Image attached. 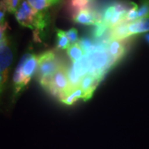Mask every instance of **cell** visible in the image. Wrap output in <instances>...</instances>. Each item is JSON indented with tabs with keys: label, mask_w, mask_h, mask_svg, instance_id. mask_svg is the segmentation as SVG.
Returning <instances> with one entry per match:
<instances>
[{
	"label": "cell",
	"mask_w": 149,
	"mask_h": 149,
	"mask_svg": "<svg viewBox=\"0 0 149 149\" xmlns=\"http://www.w3.org/2000/svg\"><path fill=\"white\" fill-rule=\"evenodd\" d=\"M6 22L1 25L0 31V82L1 93L4 91L8 80V73L14 59V44L8 36Z\"/></svg>",
	"instance_id": "1"
},
{
	"label": "cell",
	"mask_w": 149,
	"mask_h": 149,
	"mask_svg": "<svg viewBox=\"0 0 149 149\" xmlns=\"http://www.w3.org/2000/svg\"><path fill=\"white\" fill-rule=\"evenodd\" d=\"M62 64L53 51H45L38 56L37 79L43 88H47L52 77Z\"/></svg>",
	"instance_id": "2"
},
{
	"label": "cell",
	"mask_w": 149,
	"mask_h": 149,
	"mask_svg": "<svg viewBox=\"0 0 149 149\" xmlns=\"http://www.w3.org/2000/svg\"><path fill=\"white\" fill-rule=\"evenodd\" d=\"M97 49L89 54V70L88 73L102 81L106 74L114 67L113 61L108 53L106 46L96 44Z\"/></svg>",
	"instance_id": "3"
},
{
	"label": "cell",
	"mask_w": 149,
	"mask_h": 149,
	"mask_svg": "<svg viewBox=\"0 0 149 149\" xmlns=\"http://www.w3.org/2000/svg\"><path fill=\"white\" fill-rule=\"evenodd\" d=\"M67 72L68 68L62 64L52 77L49 84L46 88L48 92L56 97L60 101L72 91L68 81Z\"/></svg>",
	"instance_id": "4"
},
{
	"label": "cell",
	"mask_w": 149,
	"mask_h": 149,
	"mask_svg": "<svg viewBox=\"0 0 149 149\" xmlns=\"http://www.w3.org/2000/svg\"><path fill=\"white\" fill-rule=\"evenodd\" d=\"M37 13V11L28 2L27 0H22L15 13V17L18 23L22 26L33 29Z\"/></svg>",
	"instance_id": "5"
},
{
	"label": "cell",
	"mask_w": 149,
	"mask_h": 149,
	"mask_svg": "<svg viewBox=\"0 0 149 149\" xmlns=\"http://www.w3.org/2000/svg\"><path fill=\"white\" fill-rule=\"evenodd\" d=\"M106 48L113 64L115 66L127 53L129 48V42L126 40H109Z\"/></svg>",
	"instance_id": "6"
},
{
	"label": "cell",
	"mask_w": 149,
	"mask_h": 149,
	"mask_svg": "<svg viewBox=\"0 0 149 149\" xmlns=\"http://www.w3.org/2000/svg\"><path fill=\"white\" fill-rule=\"evenodd\" d=\"M19 64L21 65L24 78L29 83L31 78L37 72L38 68V56L32 53H26L22 56Z\"/></svg>",
	"instance_id": "7"
},
{
	"label": "cell",
	"mask_w": 149,
	"mask_h": 149,
	"mask_svg": "<svg viewBox=\"0 0 149 149\" xmlns=\"http://www.w3.org/2000/svg\"><path fill=\"white\" fill-rule=\"evenodd\" d=\"M72 20L77 24L83 25H95L102 21V16H100L95 10H93L91 7L84 8L76 13L72 16Z\"/></svg>",
	"instance_id": "8"
},
{
	"label": "cell",
	"mask_w": 149,
	"mask_h": 149,
	"mask_svg": "<svg viewBox=\"0 0 149 149\" xmlns=\"http://www.w3.org/2000/svg\"><path fill=\"white\" fill-rule=\"evenodd\" d=\"M100 82H101V81L100 79H98L95 76L89 73H87L86 75L84 76L81 79L79 87L84 93L83 100L84 101L91 98L95 91Z\"/></svg>",
	"instance_id": "9"
},
{
	"label": "cell",
	"mask_w": 149,
	"mask_h": 149,
	"mask_svg": "<svg viewBox=\"0 0 149 149\" xmlns=\"http://www.w3.org/2000/svg\"><path fill=\"white\" fill-rule=\"evenodd\" d=\"M126 29L128 38L135 35L149 33V16L127 22Z\"/></svg>",
	"instance_id": "10"
},
{
	"label": "cell",
	"mask_w": 149,
	"mask_h": 149,
	"mask_svg": "<svg viewBox=\"0 0 149 149\" xmlns=\"http://www.w3.org/2000/svg\"><path fill=\"white\" fill-rule=\"evenodd\" d=\"M13 81V95L15 96L18 95L29 84L22 74V67L19 64H18L14 72Z\"/></svg>",
	"instance_id": "11"
},
{
	"label": "cell",
	"mask_w": 149,
	"mask_h": 149,
	"mask_svg": "<svg viewBox=\"0 0 149 149\" xmlns=\"http://www.w3.org/2000/svg\"><path fill=\"white\" fill-rule=\"evenodd\" d=\"M72 64L73 66L74 70L77 74V75L82 78L88 72L89 66H90L88 55H84L79 60L72 63Z\"/></svg>",
	"instance_id": "12"
},
{
	"label": "cell",
	"mask_w": 149,
	"mask_h": 149,
	"mask_svg": "<svg viewBox=\"0 0 149 149\" xmlns=\"http://www.w3.org/2000/svg\"><path fill=\"white\" fill-rule=\"evenodd\" d=\"M91 3V1L89 0H68V6L71 16L74 15L80 10L89 8Z\"/></svg>",
	"instance_id": "13"
},
{
	"label": "cell",
	"mask_w": 149,
	"mask_h": 149,
	"mask_svg": "<svg viewBox=\"0 0 149 149\" xmlns=\"http://www.w3.org/2000/svg\"><path fill=\"white\" fill-rule=\"evenodd\" d=\"M67 54L72 63H74L79 60L85 55L83 49L78 42L70 45V47L67 49Z\"/></svg>",
	"instance_id": "14"
},
{
	"label": "cell",
	"mask_w": 149,
	"mask_h": 149,
	"mask_svg": "<svg viewBox=\"0 0 149 149\" xmlns=\"http://www.w3.org/2000/svg\"><path fill=\"white\" fill-rule=\"evenodd\" d=\"M56 35H57V40H56L57 47L61 50L68 49L71 44H70V41L66 34V31L60 29H57L56 30Z\"/></svg>",
	"instance_id": "15"
},
{
	"label": "cell",
	"mask_w": 149,
	"mask_h": 149,
	"mask_svg": "<svg viewBox=\"0 0 149 149\" xmlns=\"http://www.w3.org/2000/svg\"><path fill=\"white\" fill-rule=\"evenodd\" d=\"M78 43L83 49L85 55H89V54L93 53V51H95L97 49L95 42H93V40L91 37H81L79 40Z\"/></svg>",
	"instance_id": "16"
},
{
	"label": "cell",
	"mask_w": 149,
	"mask_h": 149,
	"mask_svg": "<svg viewBox=\"0 0 149 149\" xmlns=\"http://www.w3.org/2000/svg\"><path fill=\"white\" fill-rule=\"evenodd\" d=\"M83 97L84 93L81 88L79 87L68 93L63 100H61V102L66 105H72L74 102L77 101L78 100H80V99L83 100Z\"/></svg>",
	"instance_id": "17"
},
{
	"label": "cell",
	"mask_w": 149,
	"mask_h": 149,
	"mask_svg": "<svg viewBox=\"0 0 149 149\" xmlns=\"http://www.w3.org/2000/svg\"><path fill=\"white\" fill-rule=\"evenodd\" d=\"M67 73H68V81H69L71 91H72L74 89L79 88L82 78H81L79 76L77 75V74L74 70L72 64L69 68H68V72H67Z\"/></svg>",
	"instance_id": "18"
},
{
	"label": "cell",
	"mask_w": 149,
	"mask_h": 149,
	"mask_svg": "<svg viewBox=\"0 0 149 149\" xmlns=\"http://www.w3.org/2000/svg\"><path fill=\"white\" fill-rule=\"evenodd\" d=\"M27 1L37 11L47 10L51 6L48 0H27Z\"/></svg>",
	"instance_id": "19"
},
{
	"label": "cell",
	"mask_w": 149,
	"mask_h": 149,
	"mask_svg": "<svg viewBox=\"0 0 149 149\" xmlns=\"http://www.w3.org/2000/svg\"><path fill=\"white\" fill-rule=\"evenodd\" d=\"M115 10H116V6H115V3H113V4L105 8V10H104L103 14L102 15V22H103L104 24L107 26L109 24L110 20L111 19L112 17L114 15ZM109 28V27H108Z\"/></svg>",
	"instance_id": "20"
},
{
	"label": "cell",
	"mask_w": 149,
	"mask_h": 149,
	"mask_svg": "<svg viewBox=\"0 0 149 149\" xmlns=\"http://www.w3.org/2000/svg\"><path fill=\"white\" fill-rule=\"evenodd\" d=\"M94 26L95 27L93 28L92 31V36L95 39L100 38L106 33V31L108 29H109L107 27V26L106 24H104L102 21L98 22L97 24H96Z\"/></svg>",
	"instance_id": "21"
},
{
	"label": "cell",
	"mask_w": 149,
	"mask_h": 149,
	"mask_svg": "<svg viewBox=\"0 0 149 149\" xmlns=\"http://www.w3.org/2000/svg\"><path fill=\"white\" fill-rule=\"evenodd\" d=\"M137 19L149 16V0L141 1V5L137 8Z\"/></svg>",
	"instance_id": "22"
},
{
	"label": "cell",
	"mask_w": 149,
	"mask_h": 149,
	"mask_svg": "<svg viewBox=\"0 0 149 149\" xmlns=\"http://www.w3.org/2000/svg\"><path fill=\"white\" fill-rule=\"evenodd\" d=\"M2 1L6 6L8 12L15 14L21 3L22 0H2Z\"/></svg>",
	"instance_id": "23"
},
{
	"label": "cell",
	"mask_w": 149,
	"mask_h": 149,
	"mask_svg": "<svg viewBox=\"0 0 149 149\" xmlns=\"http://www.w3.org/2000/svg\"><path fill=\"white\" fill-rule=\"evenodd\" d=\"M66 34L69 40L70 44H74L79 42V37H78V31L74 28H72L68 31H66Z\"/></svg>",
	"instance_id": "24"
},
{
	"label": "cell",
	"mask_w": 149,
	"mask_h": 149,
	"mask_svg": "<svg viewBox=\"0 0 149 149\" xmlns=\"http://www.w3.org/2000/svg\"><path fill=\"white\" fill-rule=\"evenodd\" d=\"M1 10L0 11V23H1V25H2L6 22V12L8 11L6 6L5 3L3 2L2 0H1V10Z\"/></svg>",
	"instance_id": "25"
},
{
	"label": "cell",
	"mask_w": 149,
	"mask_h": 149,
	"mask_svg": "<svg viewBox=\"0 0 149 149\" xmlns=\"http://www.w3.org/2000/svg\"><path fill=\"white\" fill-rule=\"evenodd\" d=\"M61 0H48V1H49V3H51V5H55V4H57V3H59Z\"/></svg>",
	"instance_id": "26"
},
{
	"label": "cell",
	"mask_w": 149,
	"mask_h": 149,
	"mask_svg": "<svg viewBox=\"0 0 149 149\" xmlns=\"http://www.w3.org/2000/svg\"><path fill=\"white\" fill-rule=\"evenodd\" d=\"M144 40H146V42L149 44V33H145L144 35Z\"/></svg>",
	"instance_id": "27"
},
{
	"label": "cell",
	"mask_w": 149,
	"mask_h": 149,
	"mask_svg": "<svg viewBox=\"0 0 149 149\" xmlns=\"http://www.w3.org/2000/svg\"><path fill=\"white\" fill-rule=\"evenodd\" d=\"M144 1V0H141V1Z\"/></svg>",
	"instance_id": "28"
}]
</instances>
